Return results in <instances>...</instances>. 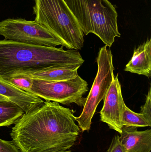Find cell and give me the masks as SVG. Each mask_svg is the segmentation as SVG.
Segmentation results:
<instances>
[{
  "label": "cell",
  "mask_w": 151,
  "mask_h": 152,
  "mask_svg": "<svg viewBox=\"0 0 151 152\" xmlns=\"http://www.w3.org/2000/svg\"><path fill=\"white\" fill-rule=\"evenodd\" d=\"M0 35L5 40L27 44L56 47L60 41L48 30L35 21L8 18L0 22Z\"/></svg>",
  "instance_id": "obj_7"
},
{
  "label": "cell",
  "mask_w": 151,
  "mask_h": 152,
  "mask_svg": "<svg viewBox=\"0 0 151 152\" xmlns=\"http://www.w3.org/2000/svg\"><path fill=\"white\" fill-rule=\"evenodd\" d=\"M126 72L144 75L151 76V40L148 39L145 42L134 48L131 59L126 66Z\"/></svg>",
  "instance_id": "obj_11"
},
{
  "label": "cell",
  "mask_w": 151,
  "mask_h": 152,
  "mask_svg": "<svg viewBox=\"0 0 151 152\" xmlns=\"http://www.w3.org/2000/svg\"><path fill=\"white\" fill-rule=\"evenodd\" d=\"M134 126H123L119 140L125 152H150L151 130H137Z\"/></svg>",
  "instance_id": "obj_9"
},
{
  "label": "cell",
  "mask_w": 151,
  "mask_h": 152,
  "mask_svg": "<svg viewBox=\"0 0 151 152\" xmlns=\"http://www.w3.org/2000/svg\"><path fill=\"white\" fill-rule=\"evenodd\" d=\"M34 21L55 35L66 49L80 50L84 34L64 0H34Z\"/></svg>",
  "instance_id": "obj_4"
},
{
  "label": "cell",
  "mask_w": 151,
  "mask_h": 152,
  "mask_svg": "<svg viewBox=\"0 0 151 152\" xmlns=\"http://www.w3.org/2000/svg\"><path fill=\"white\" fill-rule=\"evenodd\" d=\"M111 50L107 46H103L98 53L97 73L88 95L86 97L82 112L75 120L82 131L89 132L92 124V119L99 103L103 100L114 78Z\"/></svg>",
  "instance_id": "obj_5"
},
{
  "label": "cell",
  "mask_w": 151,
  "mask_h": 152,
  "mask_svg": "<svg viewBox=\"0 0 151 152\" xmlns=\"http://www.w3.org/2000/svg\"><path fill=\"white\" fill-rule=\"evenodd\" d=\"M0 95L17 104L25 113L31 111L44 102L40 97L19 89L1 75Z\"/></svg>",
  "instance_id": "obj_10"
},
{
  "label": "cell",
  "mask_w": 151,
  "mask_h": 152,
  "mask_svg": "<svg viewBox=\"0 0 151 152\" xmlns=\"http://www.w3.org/2000/svg\"><path fill=\"white\" fill-rule=\"evenodd\" d=\"M85 35L98 37L105 45L111 47L120 37L117 23L118 12L109 0H64Z\"/></svg>",
  "instance_id": "obj_3"
},
{
  "label": "cell",
  "mask_w": 151,
  "mask_h": 152,
  "mask_svg": "<svg viewBox=\"0 0 151 152\" xmlns=\"http://www.w3.org/2000/svg\"><path fill=\"white\" fill-rule=\"evenodd\" d=\"M151 88L146 95L145 103L141 107L140 113L143 114L146 119L151 123Z\"/></svg>",
  "instance_id": "obj_16"
},
{
  "label": "cell",
  "mask_w": 151,
  "mask_h": 152,
  "mask_svg": "<svg viewBox=\"0 0 151 152\" xmlns=\"http://www.w3.org/2000/svg\"><path fill=\"white\" fill-rule=\"evenodd\" d=\"M25 113L15 103L9 100L0 101V127H8L15 124Z\"/></svg>",
  "instance_id": "obj_13"
},
{
  "label": "cell",
  "mask_w": 151,
  "mask_h": 152,
  "mask_svg": "<svg viewBox=\"0 0 151 152\" xmlns=\"http://www.w3.org/2000/svg\"><path fill=\"white\" fill-rule=\"evenodd\" d=\"M81 65L56 66L28 74L33 79L51 81H65L74 78L79 75L78 70Z\"/></svg>",
  "instance_id": "obj_12"
},
{
  "label": "cell",
  "mask_w": 151,
  "mask_h": 152,
  "mask_svg": "<svg viewBox=\"0 0 151 152\" xmlns=\"http://www.w3.org/2000/svg\"><path fill=\"white\" fill-rule=\"evenodd\" d=\"M121 125L122 126H134L139 128L150 127L151 123L146 119L143 114L136 113L130 110L124 102L121 113Z\"/></svg>",
  "instance_id": "obj_14"
},
{
  "label": "cell",
  "mask_w": 151,
  "mask_h": 152,
  "mask_svg": "<svg viewBox=\"0 0 151 152\" xmlns=\"http://www.w3.org/2000/svg\"><path fill=\"white\" fill-rule=\"evenodd\" d=\"M75 111L46 101L15 123L10 136L20 152H72L80 130Z\"/></svg>",
  "instance_id": "obj_1"
},
{
  "label": "cell",
  "mask_w": 151,
  "mask_h": 152,
  "mask_svg": "<svg viewBox=\"0 0 151 152\" xmlns=\"http://www.w3.org/2000/svg\"><path fill=\"white\" fill-rule=\"evenodd\" d=\"M88 85L87 82L79 75L65 81L33 79L29 93L45 101L66 105L75 103L82 107L86 102V98L83 96L88 91Z\"/></svg>",
  "instance_id": "obj_6"
},
{
  "label": "cell",
  "mask_w": 151,
  "mask_h": 152,
  "mask_svg": "<svg viewBox=\"0 0 151 152\" xmlns=\"http://www.w3.org/2000/svg\"><path fill=\"white\" fill-rule=\"evenodd\" d=\"M119 136L117 135L114 137L106 152H125L119 140Z\"/></svg>",
  "instance_id": "obj_18"
},
{
  "label": "cell",
  "mask_w": 151,
  "mask_h": 152,
  "mask_svg": "<svg viewBox=\"0 0 151 152\" xmlns=\"http://www.w3.org/2000/svg\"><path fill=\"white\" fill-rule=\"evenodd\" d=\"M4 79L19 89L27 93L31 89L33 80L27 73L14 75Z\"/></svg>",
  "instance_id": "obj_15"
},
{
  "label": "cell",
  "mask_w": 151,
  "mask_h": 152,
  "mask_svg": "<svg viewBox=\"0 0 151 152\" xmlns=\"http://www.w3.org/2000/svg\"><path fill=\"white\" fill-rule=\"evenodd\" d=\"M7 100H9L8 98H6L3 96L0 95V101H7Z\"/></svg>",
  "instance_id": "obj_19"
},
{
  "label": "cell",
  "mask_w": 151,
  "mask_h": 152,
  "mask_svg": "<svg viewBox=\"0 0 151 152\" xmlns=\"http://www.w3.org/2000/svg\"><path fill=\"white\" fill-rule=\"evenodd\" d=\"M0 40V75L6 78L14 75L32 73L56 66L82 65L79 52L68 49Z\"/></svg>",
  "instance_id": "obj_2"
},
{
  "label": "cell",
  "mask_w": 151,
  "mask_h": 152,
  "mask_svg": "<svg viewBox=\"0 0 151 152\" xmlns=\"http://www.w3.org/2000/svg\"><path fill=\"white\" fill-rule=\"evenodd\" d=\"M0 152H20L12 141L0 139Z\"/></svg>",
  "instance_id": "obj_17"
},
{
  "label": "cell",
  "mask_w": 151,
  "mask_h": 152,
  "mask_svg": "<svg viewBox=\"0 0 151 152\" xmlns=\"http://www.w3.org/2000/svg\"><path fill=\"white\" fill-rule=\"evenodd\" d=\"M118 75L114 76L108 92L103 99V106L100 112V120L106 123L111 129L121 134V113L124 99Z\"/></svg>",
  "instance_id": "obj_8"
}]
</instances>
